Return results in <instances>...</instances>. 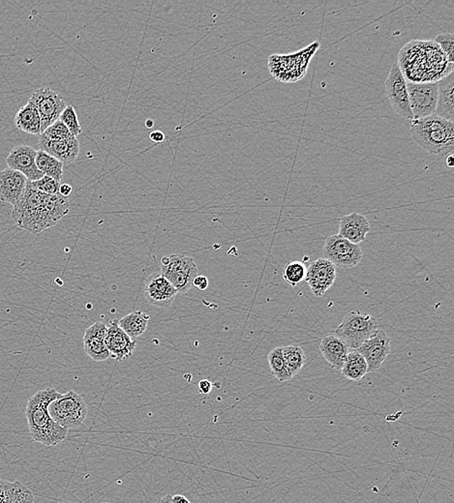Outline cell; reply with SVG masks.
<instances>
[{
  "label": "cell",
  "mask_w": 454,
  "mask_h": 503,
  "mask_svg": "<svg viewBox=\"0 0 454 503\" xmlns=\"http://www.w3.org/2000/svg\"><path fill=\"white\" fill-rule=\"evenodd\" d=\"M413 140L433 155H448L453 153V123L437 115L412 120Z\"/></svg>",
  "instance_id": "3"
},
{
  "label": "cell",
  "mask_w": 454,
  "mask_h": 503,
  "mask_svg": "<svg viewBox=\"0 0 454 503\" xmlns=\"http://www.w3.org/2000/svg\"><path fill=\"white\" fill-rule=\"evenodd\" d=\"M306 268L301 261H292L283 269V279L290 286L296 287L304 281Z\"/></svg>",
  "instance_id": "31"
},
{
  "label": "cell",
  "mask_w": 454,
  "mask_h": 503,
  "mask_svg": "<svg viewBox=\"0 0 454 503\" xmlns=\"http://www.w3.org/2000/svg\"><path fill=\"white\" fill-rule=\"evenodd\" d=\"M41 135L48 138V140L53 141L70 140L72 138H75L60 120H58V122L53 123L50 127H48L47 129L44 131Z\"/></svg>",
  "instance_id": "33"
},
{
  "label": "cell",
  "mask_w": 454,
  "mask_h": 503,
  "mask_svg": "<svg viewBox=\"0 0 454 503\" xmlns=\"http://www.w3.org/2000/svg\"><path fill=\"white\" fill-rule=\"evenodd\" d=\"M27 177L14 169L0 171V201L14 205L24 194Z\"/></svg>",
  "instance_id": "19"
},
{
  "label": "cell",
  "mask_w": 454,
  "mask_h": 503,
  "mask_svg": "<svg viewBox=\"0 0 454 503\" xmlns=\"http://www.w3.org/2000/svg\"><path fill=\"white\" fill-rule=\"evenodd\" d=\"M325 260L335 264V268L349 269L355 268L363 261V252L360 245L351 243L339 235L328 236L323 247Z\"/></svg>",
  "instance_id": "8"
},
{
  "label": "cell",
  "mask_w": 454,
  "mask_h": 503,
  "mask_svg": "<svg viewBox=\"0 0 454 503\" xmlns=\"http://www.w3.org/2000/svg\"><path fill=\"white\" fill-rule=\"evenodd\" d=\"M268 365L271 367V374L277 381L284 382L292 379V374L290 373L288 366L285 362L282 348H273L268 355Z\"/></svg>",
  "instance_id": "29"
},
{
  "label": "cell",
  "mask_w": 454,
  "mask_h": 503,
  "mask_svg": "<svg viewBox=\"0 0 454 503\" xmlns=\"http://www.w3.org/2000/svg\"><path fill=\"white\" fill-rule=\"evenodd\" d=\"M285 362L292 376H296L304 368L306 358L302 348L299 346H287L282 348Z\"/></svg>",
  "instance_id": "30"
},
{
  "label": "cell",
  "mask_w": 454,
  "mask_h": 503,
  "mask_svg": "<svg viewBox=\"0 0 454 503\" xmlns=\"http://www.w3.org/2000/svg\"><path fill=\"white\" fill-rule=\"evenodd\" d=\"M48 410L56 424L69 431L84 424L87 415V405L81 395L70 390L51 403Z\"/></svg>",
  "instance_id": "5"
},
{
  "label": "cell",
  "mask_w": 454,
  "mask_h": 503,
  "mask_svg": "<svg viewBox=\"0 0 454 503\" xmlns=\"http://www.w3.org/2000/svg\"><path fill=\"white\" fill-rule=\"evenodd\" d=\"M209 284V279L206 276L197 275L193 281V287L202 292L206 291Z\"/></svg>",
  "instance_id": "36"
},
{
  "label": "cell",
  "mask_w": 454,
  "mask_h": 503,
  "mask_svg": "<svg viewBox=\"0 0 454 503\" xmlns=\"http://www.w3.org/2000/svg\"><path fill=\"white\" fill-rule=\"evenodd\" d=\"M173 502L174 503H191L189 502L188 499H186L184 495H173Z\"/></svg>",
  "instance_id": "41"
},
{
  "label": "cell",
  "mask_w": 454,
  "mask_h": 503,
  "mask_svg": "<svg viewBox=\"0 0 454 503\" xmlns=\"http://www.w3.org/2000/svg\"><path fill=\"white\" fill-rule=\"evenodd\" d=\"M145 126L148 128L153 127V122L151 119L146 120Z\"/></svg>",
  "instance_id": "43"
},
{
  "label": "cell",
  "mask_w": 454,
  "mask_h": 503,
  "mask_svg": "<svg viewBox=\"0 0 454 503\" xmlns=\"http://www.w3.org/2000/svg\"><path fill=\"white\" fill-rule=\"evenodd\" d=\"M445 166L453 169L454 166L453 153L448 154L445 159Z\"/></svg>",
  "instance_id": "40"
},
{
  "label": "cell",
  "mask_w": 454,
  "mask_h": 503,
  "mask_svg": "<svg viewBox=\"0 0 454 503\" xmlns=\"http://www.w3.org/2000/svg\"><path fill=\"white\" fill-rule=\"evenodd\" d=\"M368 363V373L378 371L391 353V339L386 331L376 330L368 340L356 348Z\"/></svg>",
  "instance_id": "13"
},
{
  "label": "cell",
  "mask_w": 454,
  "mask_h": 503,
  "mask_svg": "<svg viewBox=\"0 0 454 503\" xmlns=\"http://www.w3.org/2000/svg\"><path fill=\"white\" fill-rule=\"evenodd\" d=\"M398 66L405 79L412 83H438L453 73V63H448L434 41H413L399 53Z\"/></svg>",
  "instance_id": "1"
},
{
  "label": "cell",
  "mask_w": 454,
  "mask_h": 503,
  "mask_svg": "<svg viewBox=\"0 0 454 503\" xmlns=\"http://www.w3.org/2000/svg\"><path fill=\"white\" fill-rule=\"evenodd\" d=\"M106 333L107 327L101 322H95L86 330L84 336V353L92 360L102 362L111 358L105 344Z\"/></svg>",
  "instance_id": "18"
},
{
  "label": "cell",
  "mask_w": 454,
  "mask_h": 503,
  "mask_svg": "<svg viewBox=\"0 0 454 503\" xmlns=\"http://www.w3.org/2000/svg\"><path fill=\"white\" fill-rule=\"evenodd\" d=\"M60 394L52 387L39 390L28 399L25 407L30 436L33 440L47 448L60 445L67 436L68 430L56 424L48 410V405Z\"/></svg>",
  "instance_id": "2"
},
{
  "label": "cell",
  "mask_w": 454,
  "mask_h": 503,
  "mask_svg": "<svg viewBox=\"0 0 454 503\" xmlns=\"http://www.w3.org/2000/svg\"><path fill=\"white\" fill-rule=\"evenodd\" d=\"M156 503H174L173 495H167L165 497H161V499Z\"/></svg>",
  "instance_id": "42"
},
{
  "label": "cell",
  "mask_w": 454,
  "mask_h": 503,
  "mask_svg": "<svg viewBox=\"0 0 454 503\" xmlns=\"http://www.w3.org/2000/svg\"><path fill=\"white\" fill-rule=\"evenodd\" d=\"M336 279L335 264L325 259L313 261L306 269L304 281L309 285L312 294L316 297L323 296L333 286Z\"/></svg>",
  "instance_id": "14"
},
{
  "label": "cell",
  "mask_w": 454,
  "mask_h": 503,
  "mask_svg": "<svg viewBox=\"0 0 454 503\" xmlns=\"http://www.w3.org/2000/svg\"><path fill=\"white\" fill-rule=\"evenodd\" d=\"M454 74L441 79L438 81V99L435 115L453 122L454 120L453 101Z\"/></svg>",
  "instance_id": "23"
},
{
  "label": "cell",
  "mask_w": 454,
  "mask_h": 503,
  "mask_svg": "<svg viewBox=\"0 0 454 503\" xmlns=\"http://www.w3.org/2000/svg\"><path fill=\"white\" fill-rule=\"evenodd\" d=\"M38 145L40 150L48 153L63 164L75 161L79 152V143L77 138H72L70 140L53 141L40 135Z\"/></svg>",
  "instance_id": "20"
},
{
  "label": "cell",
  "mask_w": 454,
  "mask_h": 503,
  "mask_svg": "<svg viewBox=\"0 0 454 503\" xmlns=\"http://www.w3.org/2000/svg\"><path fill=\"white\" fill-rule=\"evenodd\" d=\"M320 350L323 358L333 369L338 370V371H341L342 369L344 362L351 351L347 344L335 334L327 335L322 339Z\"/></svg>",
  "instance_id": "22"
},
{
  "label": "cell",
  "mask_w": 454,
  "mask_h": 503,
  "mask_svg": "<svg viewBox=\"0 0 454 503\" xmlns=\"http://www.w3.org/2000/svg\"><path fill=\"white\" fill-rule=\"evenodd\" d=\"M15 124L20 131L27 134L41 135L40 115L34 105L30 101L17 112Z\"/></svg>",
  "instance_id": "25"
},
{
  "label": "cell",
  "mask_w": 454,
  "mask_h": 503,
  "mask_svg": "<svg viewBox=\"0 0 454 503\" xmlns=\"http://www.w3.org/2000/svg\"><path fill=\"white\" fill-rule=\"evenodd\" d=\"M434 42L448 58V63H453L454 36L453 33H441L436 36Z\"/></svg>",
  "instance_id": "35"
},
{
  "label": "cell",
  "mask_w": 454,
  "mask_h": 503,
  "mask_svg": "<svg viewBox=\"0 0 454 503\" xmlns=\"http://www.w3.org/2000/svg\"><path fill=\"white\" fill-rule=\"evenodd\" d=\"M105 344L109 351L110 356L117 361L131 358L137 346V342L134 339L129 337L119 327V320H112L110 327H107Z\"/></svg>",
  "instance_id": "16"
},
{
  "label": "cell",
  "mask_w": 454,
  "mask_h": 503,
  "mask_svg": "<svg viewBox=\"0 0 454 503\" xmlns=\"http://www.w3.org/2000/svg\"><path fill=\"white\" fill-rule=\"evenodd\" d=\"M73 188L71 185L69 184H60V195L64 197H68L72 194Z\"/></svg>",
  "instance_id": "39"
},
{
  "label": "cell",
  "mask_w": 454,
  "mask_h": 503,
  "mask_svg": "<svg viewBox=\"0 0 454 503\" xmlns=\"http://www.w3.org/2000/svg\"><path fill=\"white\" fill-rule=\"evenodd\" d=\"M319 48L320 43L314 42L297 53L269 56V73L282 83H296L300 81L306 74L310 61Z\"/></svg>",
  "instance_id": "4"
},
{
  "label": "cell",
  "mask_w": 454,
  "mask_h": 503,
  "mask_svg": "<svg viewBox=\"0 0 454 503\" xmlns=\"http://www.w3.org/2000/svg\"><path fill=\"white\" fill-rule=\"evenodd\" d=\"M36 154L37 151L32 146L18 145L6 158L7 165L9 169L24 174L28 181H39L44 176L36 166Z\"/></svg>",
  "instance_id": "15"
},
{
  "label": "cell",
  "mask_w": 454,
  "mask_h": 503,
  "mask_svg": "<svg viewBox=\"0 0 454 503\" xmlns=\"http://www.w3.org/2000/svg\"><path fill=\"white\" fill-rule=\"evenodd\" d=\"M0 503H34L32 492L19 481L0 478Z\"/></svg>",
  "instance_id": "24"
},
{
  "label": "cell",
  "mask_w": 454,
  "mask_h": 503,
  "mask_svg": "<svg viewBox=\"0 0 454 503\" xmlns=\"http://www.w3.org/2000/svg\"><path fill=\"white\" fill-rule=\"evenodd\" d=\"M28 101L34 105L40 115L41 134L60 119L63 110L67 107L65 99L58 92L48 87L33 92Z\"/></svg>",
  "instance_id": "9"
},
{
  "label": "cell",
  "mask_w": 454,
  "mask_h": 503,
  "mask_svg": "<svg viewBox=\"0 0 454 503\" xmlns=\"http://www.w3.org/2000/svg\"><path fill=\"white\" fill-rule=\"evenodd\" d=\"M378 330V322L370 315L361 314L353 311L345 315L335 335L347 344L349 348L356 351Z\"/></svg>",
  "instance_id": "6"
},
{
  "label": "cell",
  "mask_w": 454,
  "mask_h": 503,
  "mask_svg": "<svg viewBox=\"0 0 454 503\" xmlns=\"http://www.w3.org/2000/svg\"><path fill=\"white\" fill-rule=\"evenodd\" d=\"M33 188L46 195H60V182L44 176L39 181H30Z\"/></svg>",
  "instance_id": "34"
},
{
  "label": "cell",
  "mask_w": 454,
  "mask_h": 503,
  "mask_svg": "<svg viewBox=\"0 0 454 503\" xmlns=\"http://www.w3.org/2000/svg\"><path fill=\"white\" fill-rule=\"evenodd\" d=\"M102 503H110V502H102Z\"/></svg>",
  "instance_id": "45"
},
{
  "label": "cell",
  "mask_w": 454,
  "mask_h": 503,
  "mask_svg": "<svg viewBox=\"0 0 454 503\" xmlns=\"http://www.w3.org/2000/svg\"><path fill=\"white\" fill-rule=\"evenodd\" d=\"M58 503H75V502H60Z\"/></svg>",
  "instance_id": "44"
},
{
  "label": "cell",
  "mask_w": 454,
  "mask_h": 503,
  "mask_svg": "<svg viewBox=\"0 0 454 503\" xmlns=\"http://www.w3.org/2000/svg\"><path fill=\"white\" fill-rule=\"evenodd\" d=\"M58 120H60L68 128L74 137L77 138V136L82 134V128L79 123L78 115H77L76 110L73 106L66 107Z\"/></svg>",
  "instance_id": "32"
},
{
  "label": "cell",
  "mask_w": 454,
  "mask_h": 503,
  "mask_svg": "<svg viewBox=\"0 0 454 503\" xmlns=\"http://www.w3.org/2000/svg\"><path fill=\"white\" fill-rule=\"evenodd\" d=\"M150 319V315H146L142 311H134L119 320V325L129 337L135 340L136 338L142 336L148 329Z\"/></svg>",
  "instance_id": "26"
},
{
  "label": "cell",
  "mask_w": 454,
  "mask_h": 503,
  "mask_svg": "<svg viewBox=\"0 0 454 503\" xmlns=\"http://www.w3.org/2000/svg\"><path fill=\"white\" fill-rule=\"evenodd\" d=\"M407 89L414 120L435 115L438 83H412L407 81Z\"/></svg>",
  "instance_id": "10"
},
{
  "label": "cell",
  "mask_w": 454,
  "mask_h": 503,
  "mask_svg": "<svg viewBox=\"0 0 454 503\" xmlns=\"http://www.w3.org/2000/svg\"><path fill=\"white\" fill-rule=\"evenodd\" d=\"M161 275L165 277L178 294H186L193 287L199 269L193 259L186 255L164 256L160 263Z\"/></svg>",
  "instance_id": "7"
},
{
  "label": "cell",
  "mask_w": 454,
  "mask_h": 503,
  "mask_svg": "<svg viewBox=\"0 0 454 503\" xmlns=\"http://www.w3.org/2000/svg\"><path fill=\"white\" fill-rule=\"evenodd\" d=\"M341 373L350 381H360L368 373V363L361 353L351 351L344 362Z\"/></svg>",
  "instance_id": "27"
},
{
  "label": "cell",
  "mask_w": 454,
  "mask_h": 503,
  "mask_svg": "<svg viewBox=\"0 0 454 503\" xmlns=\"http://www.w3.org/2000/svg\"><path fill=\"white\" fill-rule=\"evenodd\" d=\"M369 232L370 224L364 215L354 212L341 218L338 235L351 243L360 245L366 240Z\"/></svg>",
  "instance_id": "21"
},
{
  "label": "cell",
  "mask_w": 454,
  "mask_h": 503,
  "mask_svg": "<svg viewBox=\"0 0 454 503\" xmlns=\"http://www.w3.org/2000/svg\"><path fill=\"white\" fill-rule=\"evenodd\" d=\"M212 386H214V384H212V381H209V379H202L201 381L199 382V391L200 393L207 395L209 394L210 392H212Z\"/></svg>",
  "instance_id": "37"
},
{
  "label": "cell",
  "mask_w": 454,
  "mask_h": 503,
  "mask_svg": "<svg viewBox=\"0 0 454 503\" xmlns=\"http://www.w3.org/2000/svg\"><path fill=\"white\" fill-rule=\"evenodd\" d=\"M45 196L46 194L41 193L33 188L30 181H27L24 194L20 197L19 201L13 205L11 216L18 227L27 232L37 214L38 209L43 204Z\"/></svg>",
  "instance_id": "12"
},
{
  "label": "cell",
  "mask_w": 454,
  "mask_h": 503,
  "mask_svg": "<svg viewBox=\"0 0 454 503\" xmlns=\"http://www.w3.org/2000/svg\"><path fill=\"white\" fill-rule=\"evenodd\" d=\"M178 292L161 274L148 277L145 285V296L150 304L159 308H168L173 304Z\"/></svg>",
  "instance_id": "17"
},
{
  "label": "cell",
  "mask_w": 454,
  "mask_h": 503,
  "mask_svg": "<svg viewBox=\"0 0 454 503\" xmlns=\"http://www.w3.org/2000/svg\"><path fill=\"white\" fill-rule=\"evenodd\" d=\"M150 140L156 143H163L165 141V135L161 131H153L150 134Z\"/></svg>",
  "instance_id": "38"
},
{
  "label": "cell",
  "mask_w": 454,
  "mask_h": 503,
  "mask_svg": "<svg viewBox=\"0 0 454 503\" xmlns=\"http://www.w3.org/2000/svg\"><path fill=\"white\" fill-rule=\"evenodd\" d=\"M35 162L43 176L52 177L55 181L60 182L63 176V163L42 150L37 151Z\"/></svg>",
  "instance_id": "28"
},
{
  "label": "cell",
  "mask_w": 454,
  "mask_h": 503,
  "mask_svg": "<svg viewBox=\"0 0 454 503\" xmlns=\"http://www.w3.org/2000/svg\"><path fill=\"white\" fill-rule=\"evenodd\" d=\"M384 89H386L387 99L391 103L392 110H394L395 114L400 117L414 120L411 107H410L407 79H405L401 70H400L398 64L392 65L389 76H387L386 84H384Z\"/></svg>",
  "instance_id": "11"
}]
</instances>
